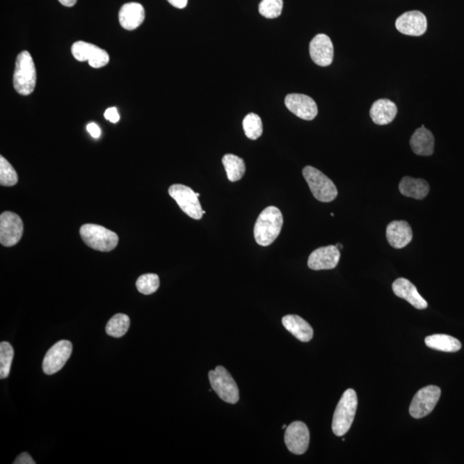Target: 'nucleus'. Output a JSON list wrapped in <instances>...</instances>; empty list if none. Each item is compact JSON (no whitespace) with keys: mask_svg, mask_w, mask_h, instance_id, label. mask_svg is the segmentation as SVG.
<instances>
[{"mask_svg":"<svg viewBox=\"0 0 464 464\" xmlns=\"http://www.w3.org/2000/svg\"><path fill=\"white\" fill-rule=\"evenodd\" d=\"M283 225V215L279 208L269 207L259 215L254 227L255 241L260 246H269L279 237Z\"/></svg>","mask_w":464,"mask_h":464,"instance_id":"f257e3e1","label":"nucleus"},{"mask_svg":"<svg viewBox=\"0 0 464 464\" xmlns=\"http://www.w3.org/2000/svg\"><path fill=\"white\" fill-rule=\"evenodd\" d=\"M357 406L358 398L355 390H346L335 408L332 422V430L336 436L342 437L349 432L355 417Z\"/></svg>","mask_w":464,"mask_h":464,"instance_id":"f03ea898","label":"nucleus"},{"mask_svg":"<svg viewBox=\"0 0 464 464\" xmlns=\"http://www.w3.org/2000/svg\"><path fill=\"white\" fill-rule=\"evenodd\" d=\"M36 85V70L34 61L28 51H23L17 57L13 75V86L18 94L29 96Z\"/></svg>","mask_w":464,"mask_h":464,"instance_id":"7ed1b4c3","label":"nucleus"},{"mask_svg":"<svg viewBox=\"0 0 464 464\" xmlns=\"http://www.w3.org/2000/svg\"><path fill=\"white\" fill-rule=\"evenodd\" d=\"M79 232L86 246L95 250L111 251L119 242V237L115 232L102 225L86 224L81 226Z\"/></svg>","mask_w":464,"mask_h":464,"instance_id":"20e7f679","label":"nucleus"},{"mask_svg":"<svg viewBox=\"0 0 464 464\" xmlns=\"http://www.w3.org/2000/svg\"><path fill=\"white\" fill-rule=\"evenodd\" d=\"M303 175L313 196L319 202H331L337 197L338 190L334 182L316 168L305 167L303 170Z\"/></svg>","mask_w":464,"mask_h":464,"instance_id":"39448f33","label":"nucleus"},{"mask_svg":"<svg viewBox=\"0 0 464 464\" xmlns=\"http://www.w3.org/2000/svg\"><path fill=\"white\" fill-rule=\"evenodd\" d=\"M211 388L225 403L235 404L239 401V390L235 380L225 367L218 365L208 374Z\"/></svg>","mask_w":464,"mask_h":464,"instance_id":"423d86ee","label":"nucleus"},{"mask_svg":"<svg viewBox=\"0 0 464 464\" xmlns=\"http://www.w3.org/2000/svg\"><path fill=\"white\" fill-rule=\"evenodd\" d=\"M169 193L189 217L196 221L202 218L204 214L202 205L192 189L182 184H174L169 189Z\"/></svg>","mask_w":464,"mask_h":464,"instance_id":"0eeeda50","label":"nucleus"},{"mask_svg":"<svg viewBox=\"0 0 464 464\" xmlns=\"http://www.w3.org/2000/svg\"><path fill=\"white\" fill-rule=\"evenodd\" d=\"M440 396L441 390L438 386L424 387L415 394L409 408V414L415 419L426 417L433 412Z\"/></svg>","mask_w":464,"mask_h":464,"instance_id":"6e6552de","label":"nucleus"},{"mask_svg":"<svg viewBox=\"0 0 464 464\" xmlns=\"http://www.w3.org/2000/svg\"><path fill=\"white\" fill-rule=\"evenodd\" d=\"M24 234V223L17 214L3 211L0 215V243L13 247L19 242Z\"/></svg>","mask_w":464,"mask_h":464,"instance_id":"1a4fd4ad","label":"nucleus"},{"mask_svg":"<svg viewBox=\"0 0 464 464\" xmlns=\"http://www.w3.org/2000/svg\"><path fill=\"white\" fill-rule=\"evenodd\" d=\"M72 353V344L71 342H58L46 353L44 357L42 368L44 374L53 375L60 371L67 362Z\"/></svg>","mask_w":464,"mask_h":464,"instance_id":"9d476101","label":"nucleus"},{"mask_svg":"<svg viewBox=\"0 0 464 464\" xmlns=\"http://www.w3.org/2000/svg\"><path fill=\"white\" fill-rule=\"evenodd\" d=\"M72 53L77 61L81 62L87 61L93 68L104 67L109 62L107 51L86 42H77L73 44Z\"/></svg>","mask_w":464,"mask_h":464,"instance_id":"9b49d317","label":"nucleus"},{"mask_svg":"<svg viewBox=\"0 0 464 464\" xmlns=\"http://www.w3.org/2000/svg\"><path fill=\"white\" fill-rule=\"evenodd\" d=\"M285 443L288 450L296 455H303L308 450L310 432L304 422H294L287 427Z\"/></svg>","mask_w":464,"mask_h":464,"instance_id":"f8f14e48","label":"nucleus"},{"mask_svg":"<svg viewBox=\"0 0 464 464\" xmlns=\"http://www.w3.org/2000/svg\"><path fill=\"white\" fill-rule=\"evenodd\" d=\"M285 104L295 115L305 120L315 119L319 113L316 102L304 94L287 95Z\"/></svg>","mask_w":464,"mask_h":464,"instance_id":"ddd939ff","label":"nucleus"},{"mask_svg":"<svg viewBox=\"0 0 464 464\" xmlns=\"http://www.w3.org/2000/svg\"><path fill=\"white\" fill-rule=\"evenodd\" d=\"M396 27L401 34L421 36L425 34L426 31V17L419 10H411V12L405 13L397 18Z\"/></svg>","mask_w":464,"mask_h":464,"instance_id":"4468645a","label":"nucleus"},{"mask_svg":"<svg viewBox=\"0 0 464 464\" xmlns=\"http://www.w3.org/2000/svg\"><path fill=\"white\" fill-rule=\"evenodd\" d=\"M341 252L335 246L321 247L314 250L308 259V266L310 269L328 270L336 268L338 265Z\"/></svg>","mask_w":464,"mask_h":464,"instance_id":"2eb2a0df","label":"nucleus"},{"mask_svg":"<svg viewBox=\"0 0 464 464\" xmlns=\"http://www.w3.org/2000/svg\"><path fill=\"white\" fill-rule=\"evenodd\" d=\"M310 54L317 65L328 67L333 62V42L327 35H317L310 43Z\"/></svg>","mask_w":464,"mask_h":464,"instance_id":"dca6fc26","label":"nucleus"},{"mask_svg":"<svg viewBox=\"0 0 464 464\" xmlns=\"http://www.w3.org/2000/svg\"><path fill=\"white\" fill-rule=\"evenodd\" d=\"M394 294L398 298H403L409 304L418 310H425L427 308V302L419 294L417 288L414 284L404 278H399L394 281L392 285Z\"/></svg>","mask_w":464,"mask_h":464,"instance_id":"f3484780","label":"nucleus"},{"mask_svg":"<svg viewBox=\"0 0 464 464\" xmlns=\"http://www.w3.org/2000/svg\"><path fill=\"white\" fill-rule=\"evenodd\" d=\"M386 237L390 246L394 248L406 247L413 239L411 226L406 221H392L387 226Z\"/></svg>","mask_w":464,"mask_h":464,"instance_id":"a211bd4d","label":"nucleus"},{"mask_svg":"<svg viewBox=\"0 0 464 464\" xmlns=\"http://www.w3.org/2000/svg\"><path fill=\"white\" fill-rule=\"evenodd\" d=\"M144 20L145 10L141 3H127L120 10V24L127 31H134L143 24Z\"/></svg>","mask_w":464,"mask_h":464,"instance_id":"6ab92c4d","label":"nucleus"},{"mask_svg":"<svg viewBox=\"0 0 464 464\" xmlns=\"http://www.w3.org/2000/svg\"><path fill=\"white\" fill-rule=\"evenodd\" d=\"M397 114L396 104L389 99H379L372 104L370 115L377 125H387L392 122Z\"/></svg>","mask_w":464,"mask_h":464,"instance_id":"aec40b11","label":"nucleus"},{"mask_svg":"<svg viewBox=\"0 0 464 464\" xmlns=\"http://www.w3.org/2000/svg\"><path fill=\"white\" fill-rule=\"evenodd\" d=\"M282 324L288 332L303 342H308L313 338V328L302 317L287 315L282 319Z\"/></svg>","mask_w":464,"mask_h":464,"instance_id":"412c9836","label":"nucleus"},{"mask_svg":"<svg viewBox=\"0 0 464 464\" xmlns=\"http://www.w3.org/2000/svg\"><path fill=\"white\" fill-rule=\"evenodd\" d=\"M410 145L413 152L419 156H431L434 152V137L425 126L416 129L412 135Z\"/></svg>","mask_w":464,"mask_h":464,"instance_id":"4be33fe9","label":"nucleus"},{"mask_svg":"<svg viewBox=\"0 0 464 464\" xmlns=\"http://www.w3.org/2000/svg\"><path fill=\"white\" fill-rule=\"evenodd\" d=\"M399 190L401 195L409 198L423 200L429 195L430 187L429 182L423 179L405 177L400 182Z\"/></svg>","mask_w":464,"mask_h":464,"instance_id":"5701e85b","label":"nucleus"},{"mask_svg":"<svg viewBox=\"0 0 464 464\" xmlns=\"http://www.w3.org/2000/svg\"><path fill=\"white\" fill-rule=\"evenodd\" d=\"M425 343L429 348L441 352L456 353L462 349L461 342L458 339L447 335H433L427 336Z\"/></svg>","mask_w":464,"mask_h":464,"instance_id":"b1692460","label":"nucleus"},{"mask_svg":"<svg viewBox=\"0 0 464 464\" xmlns=\"http://www.w3.org/2000/svg\"><path fill=\"white\" fill-rule=\"evenodd\" d=\"M222 163L227 174L229 181L235 182L241 180L246 174V166L243 159L236 155L226 154L223 157Z\"/></svg>","mask_w":464,"mask_h":464,"instance_id":"393cba45","label":"nucleus"},{"mask_svg":"<svg viewBox=\"0 0 464 464\" xmlns=\"http://www.w3.org/2000/svg\"><path fill=\"white\" fill-rule=\"evenodd\" d=\"M130 327L129 317L125 314H116L106 325V332L112 337L120 338L127 334Z\"/></svg>","mask_w":464,"mask_h":464,"instance_id":"a878e982","label":"nucleus"},{"mask_svg":"<svg viewBox=\"0 0 464 464\" xmlns=\"http://www.w3.org/2000/svg\"><path fill=\"white\" fill-rule=\"evenodd\" d=\"M244 133L246 136L252 141L260 138L263 131V126L261 117L254 113H250L246 116L243 122Z\"/></svg>","mask_w":464,"mask_h":464,"instance_id":"bb28decb","label":"nucleus"},{"mask_svg":"<svg viewBox=\"0 0 464 464\" xmlns=\"http://www.w3.org/2000/svg\"><path fill=\"white\" fill-rule=\"evenodd\" d=\"M14 350L9 342L0 343V378H8L12 367Z\"/></svg>","mask_w":464,"mask_h":464,"instance_id":"cd10ccee","label":"nucleus"},{"mask_svg":"<svg viewBox=\"0 0 464 464\" xmlns=\"http://www.w3.org/2000/svg\"><path fill=\"white\" fill-rule=\"evenodd\" d=\"M160 285L159 275L155 273H146L138 277L136 281V287L141 294L151 295L158 291Z\"/></svg>","mask_w":464,"mask_h":464,"instance_id":"c85d7f7f","label":"nucleus"},{"mask_svg":"<svg viewBox=\"0 0 464 464\" xmlns=\"http://www.w3.org/2000/svg\"><path fill=\"white\" fill-rule=\"evenodd\" d=\"M18 182V175L8 161L0 157V184L3 187H13Z\"/></svg>","mask_w":464,"mask_h":464,"instance_id":"c756f323","label":"nucleus"},{"mask_svg":"<svg viewBox=\"0 0 464 464\" xmlns=\"http://www.w3.org/2000/svg\"><path fill=\"white\" fill-rule=\"evenodd\" d=\"M283 0H262L259 5V13L266 18L279 17L282 13Z\"/></svg>","mask_w":464,"mask_h":464,"instance_id":"7c9ffc66","label":"nucleus"},{"mask_svg":"<svg viewBox=\"0 0 464 464\" xmlns=\"http://www.w3.org/2000/svg\"><path fill=\"white\" fill-rule=\"evenodd\" d=\"M104 117L112 123L118 122L120 120L118 111L115 107L108 109L104 113Z\"/></svg>","mask_w":464,"mask_h":464,"instance_id":"2f4dec72","label":"nucleus"},{"mask_svg":"<svg viewBox=\"0 0 464 464\" xmlns=\"http://www.w3.org/2000/svg\"><path fill=\"white\" fill-rule=\"evenodd\" d=\"M14 464H35V462L33 458H31V456L28 454V453H22L21 455L18 456L16 460H15V462H13Z\"/></svg>","mask_w":464,"mask_h":464,"instance_id":"473e14b6","label":"nucleus"},{"mask_svg":"<svg viewBox=\"0 0 464 464\" xmlns=\"http://www.w3.org/2000/svg\"><path fill=\"white\" fill-rule=\"evenodd\" d=\"M87 131H89V134L95 138H98L101 136V129L100 127L97 125L96 123L91 122L87 125Z\"/></svg>","mask_w":464,"mask_h":464,"instance_id":"72a5a7b5","label":"nucleus"},{"mask_svg":"<svg viewBox=\"0 0 464 464\" xmlns=\"http://www.w3.org/2000/svg\"><path fill=\"white\" fill-rule=\"evenodd\" d=\"M171 6L177 7L178 9H184L187 6L188 0H167Z\"/></svg>","mask_w":464,"mask_h":464,"instance_id":"f704fd0d","label":"nucleus"},{"mask_svg":"<svg viewBox=\"0 0 464 464\" xmlns=\"http://www.w3.org/2000/svg\"><path fill=\"white\" fill-rule=\"evenodd\" d=\"M78 0H58V2L67 7L74 6Z\"/></svg>","mask_w":464,"mask_h":464,"instance_id":"c9c22d12","label":"nucleus"},{"mask_svg":"<svg viewBox=\"0 0 464 464\" xmlns=\"http://www.w3.org/2000/svg\"><path fill=\"white\" fill-rule=\"evenodd\" d=\"M335 246L337 247L339 250H342V248H343L342 244L341 243H338L337 246Z\"/></svg>","mask_w":464,"mask_h":464,"instance_id":"e433bc0d","label":"nucleus"},{"mask_svg":"<svg viewBox=\"0 0 464 464\" xmlns=\"http://www.w3.org/2000/svg\"><path fill=\"white\" fill-rule=\"evenodd\" d=\"M282 429H287V426H286V425H283Z\"/></svg>","mask_w":464,"mask_h":464,"instance_id":"4c0bfd02","label":"nucleus"}]
</instances>
